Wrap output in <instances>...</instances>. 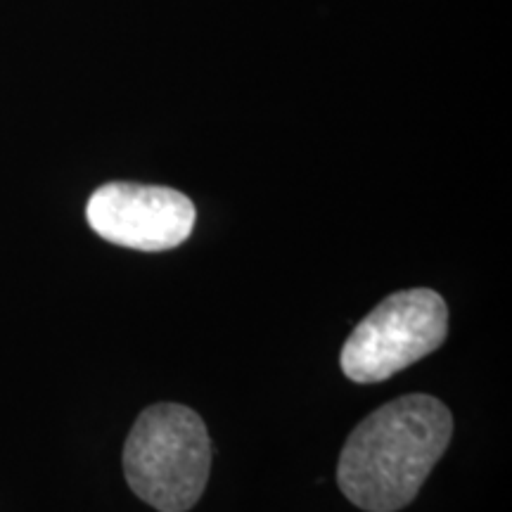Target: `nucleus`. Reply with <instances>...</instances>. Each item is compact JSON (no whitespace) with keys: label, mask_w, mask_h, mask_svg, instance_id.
I'll return each mask as SVG.
<instances>
[{"label":"nucleus","mask_w":512,"mask_h":512,"mask_svg":"<svg viewBox=\"0 0 512 512\" xmlns=\"http://www.w3.org/2000/svg\"><path fill=\"white\" fill-rule=\"evenodd\" d=\"M86 219L102 240L138 252H164L190 238L195 204L159 185L107 183L91 195Z\"/></svg>","instance_id":"20e7f679"},{"label":"nucleus","mask_w":512,"mask_h":512,"mask_svg":"<svg viewBox=\"0 0 512 512\" xmlns=\"http://www.w3.org/2000/svg\"><path fill=\"white\" fill-rule=\"evenodd\" d=\"M448 335V309L427 287L401 290L377 304L351 332L342 370L351 382L373 384L437 351Z\"/></svg>","instance_id":"7ed1b4c3"},{"label":"nucleus","mask_w":512,"mask_h":512,"mask_svg":"<svg viewBox=\"0 0 512 512\" xmlns=\"http://www.w3.org/2000/svg\"><path fill=\"white\" fill-rule=\"evenodd\" d=\"M211 467V441L200 415L181 403H155L138 415L124 446L133 494L159 512H185L200 501Z\"/></svg>","instance_id":"f03ea898"},{"label":"nucleus","mask_w":512,"mask_h":512,"mask_svg":"<svg viewBox=\"0 0 512 512\" xmlns=\"http://www.w3.org/2000/svg\"><path fill=\"white\" fill-rule=\"evenodd\" d=\"M451 434V411L439 399L401 396L349 434L337 465L339 489L368 512L406 508L444 456Z\"/></svg>","instance_id":"f257e3e1"}]
</instances>
